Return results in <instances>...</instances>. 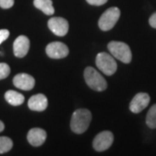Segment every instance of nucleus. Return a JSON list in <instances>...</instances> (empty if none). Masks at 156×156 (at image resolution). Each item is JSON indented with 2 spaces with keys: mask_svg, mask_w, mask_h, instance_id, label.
Instances as JSON below:
<instances>
[{
  "mask_svg": "<svg viewBox=\"0 0 156 156\" xmlns=\"http://www.w3.org/2000/svg\"><path fill=\"white\" fill-rule=\"evenodd\" d=\"M92 119L91 112L86 108H79L73 113L70 128L76 134H83L89 127Z\"/></svg>",
  "mask_w": 156,
  "mask_h": 156,
  "instance_id": "f257e3e1",
  "label": "nucleus"
},
{
  "mask_svg": "<svg viewBox=\"0 0 156 156\" xmlns=\"http://www.w3.org/2000/svg\"><path fill=\"white\" fill-rule=\"evenodd\" d=\"M84 79L90 89L96 91H103L107 89L106 80L92 67H87L84 70Z\"/></svg>",
  "mask_w": 156,
  "mask_h": 156,
  "instance_id": "f03ea898",
  "label": "nucleus"
},
{
  "mask_svg": "<svg viewBox=\"0 0 156 156\" xmlns=\"http://www.w3.org/2000/svg\"><path fill=\"white\" fill-rule=\"evenodd\" d=\"M108 49L112 56L124 63H129L132 61V52L127 44L112 41L108 44Z\"/></svg>",
  "mask_w": 156,
  "mask_h": 156,
  "instance_id": "7ed1b4c3",
  "label": "nucleus"
},
{
  "mask_svg": "<svg viewBox=\"0 0 156 156\" xmlns=\"http://www.w3.org/2000/svg\"><path fill=\"white\" fill-rule=\"evenodd\" d=\"M121 16V11L117 7H110L108 10L103 12V14L101 16L100 19L98 21L99 28L107 31L114 28L117 21L119 20Z\"/></svg>",
  "mask_w": 156,
  "mask_h": 156,
  "instance_id": "20e7f679",
  "label": "nucleus"
},
{
  "mask_svg": "<svg viewBox=\"0 0 156 156\" xmlns=\"http://www.w3.org/2000/svg\"><path fill=\"white\" fill-rule=\"evenodd\" d=\"M97 68L107 76L114 75L117 69V63L115 58L106 52H101L95 58Z\"/></svg>",
  "mask_w": 156,
  "mask_h": 156,
  "instance_id": "39448f33",
  "label": "nucleus"
},
{
  "mask_svg": "<svg viewBox=\"0 0 156 156\" xmlns=\"http://www.w3.org/2000/svg\"><path fill=\"white\" fill-rule=\"evenodd\" d=\"M114 141V135L110 131H102L96 134L93 140V147L97 152L108 149Z\"/></svg>",
  "mask_w": 156,
  "mask_h": 156,
  "instance_id": "423d86ee",
  "label": "nucleus"
},
{
  "mask_svg": "<svg viewBox=\"0 0 156 156\" xmlns=\"http://www.w3.org/2000/svg\"><path fill=\"white\" fill-rule=\"evenodd\" d=\"M68 46L62 42H52L46 46V54L53 59L64 58L69 55Z\"/></svg>",
  "mask_w": 156,
  "mask_h": 156,
  "instance_id": "0eeeda50",
  "label": "nucleus"
},
{
  "mask_svg": "<svg viewBox=\"0 0 156 156\" xmlns=\"http://www.w3.org/2000/svg\"><path fill=\"white\" fill-rule=\"evenodd\" d=\"M48 27L58 37H64L69 31V23L63 17H51L48 21Z\"/></svg>",
  "mask_w": 156,
  "mask_h": 156,
  "instance_id": "6e6552de",
  "label": "nucleus"
},
{
  "mask_svg": "<svg viewBox=\"0 0 156 156\" xmlns=\"http://www.w3.org/2000/svg\"><path fill=\"white\" fill-rule=\"evenodd\" d=\"M149 101H150V96L148 94L143 92L138 93L137 95H134L133 100L131 101L129 104V109L134 114L140 113L147 107V105L149 104Z\"/></svg>",
  "mask_w": 156,
  "mask_h": 156,
  "instance_id": "1a4fd4ad",
  "label": "nucleus"
},
{
  "mask_svg": "<svg viewBox=\"0 0 156 156\" xmlns=\"http://www.w3.org/2000/svg\"><path fill=\"white\" fill-rule=\"evenodd\" d=\"M13 84L17 89L29 91L34 88L35 79L30 75L25 74V73H20L14 76Z\"/></svg>",
  "mask_w": 156,
  "mask_h": 156,
  "instance_id": "9d476101",
  "label": "nucleus"
},
{
  "mask_svg": "<svg viewBox=\"0 0 156 156\" xmlns=\"http://www.w3.org/2000/svg\"><path fill=\"white\" fill-rule=\"evenodd\" d=\"M30 50V40L25 36H19L17 37L13 44V52L14 55L22 58L27 55Z\"/></svg>",
  "mask_w": 156,
  "mask_h": 156,
  "instance_id": "9b49d317",
  "label": "nucleus"
},
{
  "mask_svg": "<svg viewBox=\"0 0 156 156\" xmlns=\"http://www.w3.org/2000/svg\"><path fill=\"white\" fill-rule=\"evenodd\" d=\"M47 138L45 130L39 128H31L27 134V140L29 143L34 147H39L44 143Z\"/></svg>",
  "mask_w": 156,
  "mask_h": 156,
  "instance_id": "f8f14e48",
  "label": "nucleus"
},
{
  "mask_svg": "<svg viewBox=\"0 0 156 156\" xmlns=\"http://www.w3.org/2000/svg\"><path fill=\"white\" fill-rule=\"evenodd\" d=\"M28 107L33 111H44L48 107V99L44 94L32 95L28 101Z\"/></svg>",
  "mask_w": 156,
  "mask_h": 156,
  "instance_id": "ddd939ff",
  "label": "nucleus"
},
{
  "mask_svg": "<svg viewBox=\"0 0 156 156\" xmlns=\"http://www.w3.org/2000/svg\"><path fill=\"white\" fill-rule=\"evenodd\" d=\"M6 101L12 106H19L23 103L24 96L14 90H8L5 94Z\"/></svg>",
  "mask_w": 156,
  "mask_h": 156,
  "instance_id": "4468645a",
  "label": "nucleus"
},
{
  "mask_svg": "<svg viewBox=\"0 0 156 156\" xmlns=\"http://www.w3.org/2000/svg\"><path fill=\"white\" fill-rule=\"evenodd\" d=\"M34 6L42 11L45 15H52L55 12L52 0H34Z\"/></svg>",
  "mask_w": 156,
  "mask_h": 156,
  "instance_id": "2eb2a0df",
  "label": "nucleus"
},
{
  "mask_svg": "<svg viewBox=\"0 0 156 156\" xmlns=\"http://www.w3.org/2000/svg\"><path fill=\"white\" fill-rule=\"evenodd\" d=\"M146 123L147 127L152 129L156 128V104H154L148 110L146 117Z\"/></svg>",
  "mask_w": 156,
  "mask_h": 156,
  "instance_id": "dca6fc26",
  "label": "nucleus"
},
{
  "mask_svg": "<svg viewBox=\"0 0 156 156\" xmlns=\"http://www.w3.org/2000/svg\"><path fill=\"white\" fill-rule=\"evenodd\" d=\"M13 147V142L11 139L6 136L0 137V154H5L11 150Z\"/></svg>",
  "mask_w": 156,
  "mask_h": 156,
  "instance_id": "f3484780",
  "label": "nucleus"
},
{
  "mask_svg": "<svg viewBox=\"0 0 156 156\" xmlns=\"http://www.w3.org/2000/svg\"><path fill=\"white\" fill-rule=\"evenodd\" d=\"M10 73H11L10 66L7 63L0 62V80H3V79L8 77Z\"/></svg>",
  "mask_w": 156,
  "mask_h": 156,
  "instance_id": "a211bd4d",
  "label": "nucleus"
},
{
  "mask_svg": "<svg viewBox=\"0 0 156 156\" xmlns=\"http://www.w3.org/2000/svg\"><path fill=\"white\" fill-rule=\"evenodd\" d=\"M14 5V0H0V7L2 9H10Z\"/></svg>",
  "mask_w": 156,
  "mask_h": 156,
  "instance_id": "6ab92c4d",
  "label": "nucleus"
},
{
  "mask_svg": "<svg viewBox=\"0 0 156 156\" xmlns=\"http://www.w3.org/2000/svg\"><path fill=\"white\" fill-rule=\"evenodd\" d=\"M9 36H10V31L8 30H5V29L0 30V44L8 38Z\"/></svg>",
  "mask_w": 156,
  "mask_h": 156,
  "instance_id": "aec40b11",
  "label": "nucleus"
},
{
  "mask_svg": "<svg viewBox=\"0 0 156 156\" xmlns=\"http://www.w3.org/2000/svg\"><path fill=\"white\" fill-rule=\"evenodd\" d=\"M89 5H95V6H100L103 5L104 4H106L108 2V0H86Z\"/></svg>",
  "mask_w": 156,
  "mask_h": 156,
  "instance_id": "412c9836",
  "label": "nucleus"
},
{
  "mask_svg": "<svg viewBox=\"0 0 156 156\" xmlns=\"http://www.w3.org/2000/svg\"><path fill=\"white\" fill-rule=\"evenodd\" d=\"M149 24L153 28L156 29V12L152 14V16L149 17Z\"/></svg>",
  "mask_w": 156,
  "mask_h": 156,
  "instance_id": "4be33fe9",
  "label": "nucleus"
},
{
  "mask_svg": "<svg viewBox=\"0 0 156 156\" xmlns=\"http://www.w3.org/2000/svg\"><path fill=\"white\" fill-rule=\"evenodd\" d=\"M4 129H5V124H4V122L2 121H0V133L2 131H4Z\"/></svg>",
  "mask_w": 156,
  "mask_h": 156,
  "instance_id": "5701e85b",
  "label": "nucleus"
}]
</instances>
